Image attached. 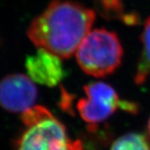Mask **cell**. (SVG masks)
<instances>
[{
  "label": "cell",
  "instance_id": "cell-1",
  "mask_svg": "<svg viewBox=\"0 0 150 150\" xmlns=\"http://www.w3.org/2000/svg\"><path fill=\"white\" fill-rule=\"evenodd\" d=\"M95 11L71 0H53L27 30L29 40L61 59L76 53L96 19Z\"/></svg>",
  "mask_w": 150,
  "mask_h": 150
},
{
  "label": "cell",
  "instance_id": "cell-2",
  "mask_svg": "<svg viewBox=\"0 0 150 150\" xmlns=\"http://www.w3.org/2000/svg\"><path fill=\"white\" fill-rule=\"evenodd\" d=\"M25 130L15 150H81L79 141H73L64 125L43 106H33L22 113Z\"/></svg>",
  "mask_w": 150,
  "mask_h": 150
},
{
  "label": "cell",
  "instance_id": "cell-3",
  "mask_svg": "<svg viewBox=\"0 0 150 150\" xmlns=\"http://www.w3.org/2000/svg\"><path fill=\"white\" fill-rule=\"evenodd\" d=\"M75 54L78 64L85 74L103 78L120 66L123 49L116 33L96 28L88 33Z\"/></svg>",
  "mask_w": 150,
  "mask_h": 150
},
{
  "label": "cell",
  "instance_id": "cell-4",
  "mask_svg": "<svg viewBox=\"0 0 150 150\" xmlns=\"http://www.w3.org/2000/svg\"><path fill=\"white\" fill-rule=\"evenodd\" d=\"M86 98L77 103V109L83 121L95 127L113 114L118 108L137 112L136 103L121 100L112 86L103 82H92L83 87Z\"/></svg>",
  "mask_w": 150,
  "mask_h": 150
},
{
  "label": "cell",
  "instance_id": "cell-5",
  "mask_svg": "<svg viewBox=\"0 0 150 150\" xmlns=\"http://www.w3.org/2000/svg\"><path fill=\"white\" fill-rule=\"evenodd\" d=\"M37 97L34 82L28 75L13 74L0 81V106L8 112L23 113L34 106Z\"/></svg>",
  "mask_w": 150,
  "mask_h": 150
},
{
  "label": "cell",
  "instance_id": "cell-6",
  "mask_svg": "<svg viewBox=\"0 0 150 150\" xmlns=\"http://www.w3.org/2000/svg\"><path fill=\"white\" fill-rule=\"evenodd\" d=\"M25 69L34 83L51 88L59 84L67 74L61 58L41 48L26 59Z\"/></svg>",
  "mask_w": 150,
  "mask_h": 150
},
{
  "label": "cell",
  "instance_id": "cell-7",
  "mask_svg": "<svg viewBox=\"0 0 150 150\" xmlns=\"http://www.w3.org/2000/svg\"><path fill=\"white\" fill-rule=\"evenodd\" d=\"M142 51L137 63L134 82L141 85L150 76V16L146 19L141 35Z\"/></svg>",
  "mask_w": 150,
  "mask_h": 150
},
{
  "label": "cell",
  "instance_id": "cell-8",
  "mask_svg": "<svg viewBox=\"0 0 150 150\" xmlns=\"http://www.w3.org/2000/svg\"><path fill=\"white\" fill-rule=\"evenodd\" d=\"M95 13L108 21L124 20L128 13L124 10L123 0H93Z\"/></svg>",
  "mask_w": 150,
  "mask_h": 150
},
{
  "label": "cell",
  "instance_id": "cell-9",
  "mask_svg": "<svg viewBox=\"0 0 150 150\" xmlns=\"http://www.w3.org/2000/svg\"><path fill=\"white\" fill-rule=\"evenodd\" d=\"M110 150H150V141L144 134L129 133L118 138Z\"/></svg>",
  "mask_w": 150,
  "mask_h": 150
},
{
  "label": "cell",
  "instance_id": "cell-10",
  "mask_svg": "<svg viewBox=\"0 0 150 150\" xmlns=\"http://www.w3.org/2000/svg\"><path fill=\"white\" fill-rule=\"evenodd\" d=\"M148 131H149V134L150 136V118L149 120V123H148Z\"/></svg>",
  "mask_w": 150,
  "mask_h": 150
}]
</instances>
